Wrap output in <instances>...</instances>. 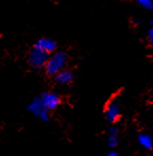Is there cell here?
Instances as JSON below:
<instances>
[{
  "instance_id": "obj_1",
  "label": "cell",
  "mask_w": 153,
  "mask_h": 156,
  "mask_svg": "<svg viewBox=\"0 0 153 156\" xmlns=\"http://www.w3.org/2000/svg\"><path fill=\"white\" fill-rule=\"evenodd\" d=\"M69 62V55L65 50H58L55 53L50 55L47 65L44 68V71L47 76L53 78L61 71L67 68Z\"/></svg>"
},
{
  "instance_id": "obj_2",
  "label": "cell",
  "mask_w": 153,
  "mask_h": 156,
  "mask_svg": "<svg viewBox=\"0 0 153 156\" xmlns=\"http://www.w3.org/2000/svg\"><path fill=\"white\" fill-rule=\"evenodd\" d=\"M50 55L46 52L32 46L27 54V63L33 69H44L47 65Z\"/></svg>"
},
{
  "instance_id": "obj_3",
  "label": "cell",
  "mask_w": 153,
  "mask_h": 156,
  "mask_svg": "<svg viewBox=\"0 0 153 156\" xmlns=\"http://www.w3.org/2000/svg\"><path fill=\"white\" fill-rule=\"evenodd\" d=\"M27 109L31 115L38 118L41 121H44V122L50 121L51 113L48 112V109L46 108L45 105L43 104V102H41L39 97H34V98L30 101V103L28 104Z\"/></svg>"
},
{
  "instance_id": "obj_4",
  "label": "cell",
  "mask_w": 153,
  "mask_h": 156,
  "mask_svg": "<svg viewBox=\"0 0 153 156\" xmlns=\"http://www.w3.org/2000/svg\"><path fill=\"white\" fill-rule=\"evenodd\" d=\"M121 104L116 98H112L105 105L104 108V118L106 122L111 125H115L121 117Z\"/></svg>"
},
{
  "instance_id": "obj_5",
  "label": "cell",
  "mask_w": 153,
  "mask_h": 156,
  "mask_svg": "<svg viewBox=\"0 0 153 156\" xmlns=\"http://www.w3.org/2000/svg\"><path fill=\"white\" fill-rule=\"evenodd\" d=\"M39 98H41L43 104L45 105V107L50 113L56 111L63 103V98L61 97V94L53 90L44 91V93L41 94Z\"/></svg>"
},
{
  "instance_id": "obj_6",
  "label": "cell",
  "mask_w": 153,
  "mask_h": 156,
  "mask_svg": "<svg viewBox=\"0 0 153 156\" xmlns=\"http://www.w3.org/2000/svg\"><path fill=\"white\" fill-rule=\"evenodd\" d=\"M33 46L37 48V49L41 50V51L46 52L49 55H52L59 50L58 43H56L55 39L51 38V37H41L34 43Z\"/></svg>"
},
{
  "instance_id": "obj_7",
  "label": "cell",
  "mask_w": 153,
  "mask_h": 156,
  "mask_svg": "<svg viewBox=\"0 0 153 156\" xmlns=\"http://www.w3.org/2000/svg\"><path fill=\"white\" fill-rule=\"evenodd\" d=\"M53 82L55 84L60 85V86H68L75 80V73L71 69L66 68L63 71H61L60 73H58L55 76H53Z\"/></svg>"
},
{
  "instance_id": "obj_8",
  "label": "cell",
  "mask_w": 153,
  "mask_h": 156,
  "mask_svg": "<svg viewBox=\"0 0 153 156\" xmlns=\"http://www.w3.org/2000/svg\"><path fill=\"white\" fill-rule=\"evenodd\" d=\"M137 142L143 149L147 151L153 150V138L150 134L145 133V132H141L137 134Z\"/></svg>"
},
{
  "instance_id": "obj_9",
  "label": "cell",
  "mask_w": 153,
  "mask_h": 156,
  "mask_svg": "<svg viewBox=\"0 0 153 156\" xmlns=\"http://www.w3.org/2000/svg\"><path fill=\"white\" fill-rule=\"evenodd\" d=\"M119 136H108V139H106V144L108 147L111 150H115L116 148L119 144Z\"/></svg>"
},
{
  "instance_id": "obj_10",
  "label": "cell",
  "mask_w": 153,
  "mask_h": 156,
  "mask_svg": "<svg viewBox=\"0 0 153 156\" xmlns=\"http://www.w3.org/2000/svg\"><path fill=\"white\" fill-rule=\"evenodd\" d=\"M136 4L139 8L146 11H153V1L152 0H138Z\"/></svg>"
},
{
  "instance_id": "obj_11",
  "label": "cell",
  "mask_w": 153,
  "mask_h": 156,
  "mask_svg": "<svg viewBox=\"0 0 153 156\" xmlns=\"http://www.w3.org/2000/svg\"><path fill=\"white\" fill-rule=\"evenodd\" d=\"M146 41H147L148 46L153 48V28H150L146 33Z\"/></svg>"
},
{
  "instance_id": "obj_12",
  "label": "cell",
  "mask_w": 153,
  "mask_h": 156,
  "mask_svg": "<svg viewBox=\"0 0 153 156\" xmlns=\"http://www.w3.org/2000/svg\"><path fill=\"white\" fill-rule=\"evenodd\" d=\"M108 136H119V131H118L116 125H111L108 129Z\"/></svg>"
},
{
  "instance_id": "obj_13",
  "label": "cell",
  "mask_w": 153,
  "mask_h": 156,
  "mask_svg": "<svg viewBox=\"0 0 153 156\" xmlns=\"http://www.w3.org/2000/svg\"><path fill=\"white\" fill-rule=\"evenodd\" d=\"M105 156H118V153L116 152L115 150H111L110 152L106 153V155H105Z\"/></svg>"
},
{
  "instance_id": "obj_14",
  "label": "cell",
  "mask_w": 153,
  "mask_h": 156,
  "mask_svg": "<svg viewBox=\"0 0 153 156\" xmlns=\"http://www.w3.org/2000/svg\"><path fill=\"white\" fill-rule=\"evenodd\" d=\"M151 28H153V20L151 21Z\"/></svg>"
}]
</instances>
